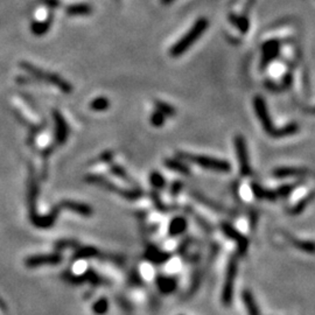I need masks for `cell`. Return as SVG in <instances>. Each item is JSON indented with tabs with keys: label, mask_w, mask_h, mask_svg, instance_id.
Instances as JSON below:
<instances>
[{
	"label": "cell",
	"mask_w": 315,
	"mask_h": 315,
	"mask_svg": "<svg viewBox=\"0 0 315 315\" xmlns=\"http://www.w3.org/2000/svg\"><path fill=\"white\" fill-rule=\"evenodd\" d=\"M79 246V243L75 239H60L55 243L56 251L61 252L67 250V249H77Z\"/></svg>",
	"instance_id": "f546056e"
},
{
	"label": "cell",
	"mask_w": 315,
	"mask_h": 315,
	"mask_svg": "<svg viewBox=\"0 0 315 315\" xmlns=\"http://www.w3.org/2000/svg\"><path fill=\"white\" fill-rule=\"evenodd\" d=\"M176 156L182 161H189L191 164H195L200 167L210 170L219 173H229L231 171V165L225 160L216 159L213 157L207 156H195V154H188L185 152H176Z\"/></svg>",
	"instance_id": "277c9868"
},
{
	"label": "cell",
	"mask_w": 315,
	"mask_h": 315,
	"mask_svg": "<svg viewBox=\"0 0 315 315\" xmlns=\"http://www.w3.org/2000/svg\"><path fill=\"white\" fill-rule=\"evenodd\" d=\"M54 150H55V145L48 146V147H46V148H44V150H42L41 157L44 158L45 160H48V158H49L51 156V154H53Z\"/></svg>",
	"instance_id": "74e56055"
},
{
	"label": "cell",
	"mask_w": 315,
	"mask_h": 315,
	"mask_svg": "<svg viewBox=\"0 0 315 315\" xmlns=\"http://www.w3.org/2000/svg\"><path fill=\"white\" fill-rule=\"evenodd\" d=\"M294 187H296V186H293V185H283V186H280V187L276 190L278 197H279V196L280 197L287 196L288 194H291V191L293 190Z\"/></svg>",
	"instance_id": "e575fe53"
},
{
	"label": "cell",
	"mask_w": 315,
	"mask_h": 315,
	"mask_svg": "<svg viewBox=\"0 0 315 315\" xmlns=\"http://www.w3.org/2000/svg\"><path fill=\"white\" fill-rule=\"evenodd\" d=\"M164 164L168 170L176 172V173L182 174V175H190L188 166L185 165L180 159H166Z\"/></svg>",
	"instance_id": "7402d4cb"
},
{
	"label": "cell",
	"mask_w": 315,
	"mask_h": 315,
	"mask_svg": "<svg viewBox=\"0 0 315 315\" xmlns=\"http://www.w3.org/2000/svg\"><path fill=\"white\" fill-rule=\"evenodd\" d=\"M51 114H53L54 123H55V144L62 146L67 142L68 137H69V126L59 110H53Z\"/></svg>",
	"instance_id": "30bf717a"
},
{
	"label": "cell",
	"mask_w": 315,
	"mask_h": 315,
	"mask_svg": "<svg viewBox=\"0 0 315 315\" xmlns=\"http://www.w3.org/2000/svg\"><path fill=\"white\" fill-rule=\"evenodd\" d=\"M251 188H252V193H253V195L256 196L257 199H259V200H264L265 199L266 189L260 187V186L257 185V183H252Z\"/></svg>",
	"instance_id": "d590c367"
},
{
	"label": "cell",
	"mask_w": 315,
	"mask_h": 315,
	"mask_svg": "<svg viewBox=\"0 0 315 315\" xmlns=\"http://www.w3.org/2000/svg\"><path fill=\"white\" fill-rule=\"evenodd\" d=\"M154 105H156L157 110L160 111V112H161L162 114H165L166 117H173V116H175V113H176L175 109L172 107V105L167 104V103L161 102V101H156V103H154Z\"/></svg>",
	"instance_id": "4dcf8cb0"
},
{
	"label": "cell",
	"mask_w": 315,
	"mask_h": 315,
	"mask_svg": "<svg viewBox=\"0 0 315 315\" xmlns=\"http://www.w3.org/2000/svg\"><path fill=\"white\" fill-rule=\"evenodd\" d=\"M208 27V20L205 18H200L195 22V25L188 31V33L186 34L183 38H181L179 41L176 42L173 47L171 48L170 54L171 56L177 57L182 54H185L189 48L191 47L196 42V40L205 33V30Z\"/></svg>",
	"instance_id": "3957f363"
},
{
	"label": "cell",
	"mask_w": 315,
	"mask_h": 315,
	"mask_svg": "<svg viewBox=\"0 0 315 315\" xmlns=\"http://www.w3.org/2000/svg\"><path fill=\"white\" fill-rule=\"evenodd\" d=\"M220 228H222V231L228 238L233 239L237 243V249H238V253L240 256L245 254V252L248 251L249 248V239L245 238L238 230H236V229L231 224H229V223H222Z\"/></svg>",
	"instance_id": "7c38bea8"
},
{
	"label": "cell",
	"mask_w": 315,
	"mask_h": 315,
	"mask_svg": "<svg viewBox=\"0 0 315 315\" xmlns=\"http://www.w3.org/2000/svg\"><path fill=\"white\" fill-rule=\"evenodd\" d=\"M42 2L46 5V6L50 7V8H57L60 7V5H61V2H60V0H41Z\"/></svg>",
	"instance_id": "ab89813d"
},
{
	"label": "cell",
	"mask_w": 315,
	"mask_h": 315,
	"mask_svg": "<svg viewBox=\"0 0 315 315\" xmlns=\"http://www.w3.org/2000/svg\"><path fill=\"white\" fill-rule=\"evenodd\" d=\"M113 159V152L112 151H105L103 152L101 156L98 157V162H105V164H111Z\"/></svg>",
	"instance_id": "8d00e7d4"
},
{
	"label": "cell",
	"mask_w": 315,
	"mask_h": 315,
	"mask_svg": "<svg viewBox=\"0 0 315 315\" xmlns=\"http://www.w3.org/2000/svg\"><path fill=\"white\" fill-rule=\"evenodd\" d=\"M64 210L61 203H57L47 215H39L38 213L30 215V220L32 224L38 229H49L55 224L59 214Z\"/></svg>",
	"instance_id": "ba28073f"
},
{
	"label": "cell",
	"mask_w": 315,
	"mask_h": 315,
	"mask_svg": "<svg viewBox=\"0 0 315 315\" xmlns=\"http://www.w3.org/2000/svg\"><path fill=\"white\" fill-rule=\"evenodd\" d=\"M84 181L90 185L98 186V187L104 188L105 190L111 191L113 194H118L123 199L128 200V201H137L142 196V191L140 189H125L117 186L116 183L111 182L107 177L99 175V174H88L84 176Z\"/></svg>",
	"instance_id": "7a4b0ae2"
},
{
	"label": "cell",
	"mask_w": 315,
	"mask_h": 315,
	"mask_svg": "<svg viewBox=\"0 0 315 315\" xmlns=\"http://www.w3.org/2000/svg\"><path fill=\"white\" fill-rule=\"evenodd\" d=\"M293 245L300 251L306 252V253L314 254L315 253V242L312 240H294Z\"/></svg>",
	"instance_id": "83f0119b"
},
{
	"label": "cell",
	"mask_w": 315,
	"mask_h": 315,
	"mask_svg": "<svg viewBox=\"0 0 315 315\" xmlns=\"http://www.w3.org/2000/svg\"><path fill=\"white\" fill-rule=\"evenodd\" d=\"M298 131H299V126H298L297 123H291V124L283 126L280 128H274L270 134L274 138H284V137L293 136Z\"/></svg>",
	"instance_id": "cb8c5ba5"
},
{
	"label": "cell",
	"mask_w": 315,
	"mask_h": 315,
	"mask_svg": "<svg viewBox=\"0 0 315 315\" xmlns=\"http://www.w3.org/2000/svg\"><path fill=\"white\" fill-rule=\"evenodd\" d=\"M273 176L276 177H290V176H300L305 175L306 170L303 168H296V167H280L276 168L272 172Z\"/></svg>",
	"instance_id": "603a6c76"
},
{
	"label": "cell",
	"mask_w": 315,
	"mask_h": 315,
	"mask_svg": "<svg viewBox=\"0 0 315 315\" xmlns=\"http://www.w3.org/2000/svg\"><path fill=\"white\" fill-rule=\"evenodd\" d=\"M28 182H27V205L28 215L38 213L36 211V203H38V196L40 193L39 180L36 179V174L34 172V166L30 164L28 166Z\"/></svg>",
	"instance_id": "52a82bcc"
},
{
	"label": "cell",
	"mask_w": 315,
	"mask_h": 315,
	"mask_svg": "<svg viewBox=\"0 0 315 315\" xmlns=\"http://www.w3.org/2000/svg\"><path fill=\"white\" fill-rule=\"evenodd\" d=\"M150 182L154 189H164L166 187V180L164 175L157 171L152 172L150 174Z\"/></svg>",
	"instance_id": "484cf974"
},
{
	"label": "cell",
	"mask_w": 315,
	"mask_h": 315,
	"mask_svg": "<svg viewBox=\"0 0 315 315\" xmlns=\"http://www.w3.org/2000/svg\"><path fill=\"white\" fill-rule=\"evenodd\" d=\"M99 256L98 249L94 248L93 245L88 246H81L75 249L73 254V262H79V260H84V259H93L97 258Z\"/></svg>",
	"instance_id": "2e32d148"
},
{
	"label": "cell",
	"mask_w": 315,
	"mask_h": 315,
	"mask_svg": "<svg viewBox=\"0 0 315 315\" xmlns=\"http://www.w3.org/2000/svg\"><path fill=\"white\" fill-rule=\"evenodd\" d=\"M187 229V220L185 217L176 216L171 220L170 227H168V235L171 237H177L182 235Z\"/></svg>",
	"instance_id": "ac0fdd59"
},
{
	"label": "cell",
	"mask_w": 315,
	"mask_h": 315,
	"mask_svg": "<svg viewBox=\"0 0 315 315\" xmlns=\"http://www.w3.org/2000/svg\"><path fill=\"white\" fill-rule=\"evenodd\" d=\"M109 307H110L109 299L102 297V298H99L97 301H94V303L93 305V311L96 315H105L108 313Z\"/></svg>",
	"instance_id": "d4e9b609"
},
{
	"label": "cell",
	"mask_w": 315,
	"mask_h": 315,
	"mask_svg": "<svg viewBox=\"0 0 315 315\" xmlns=\"http://www.w3.org/2000/svg\"><path fill=\"white\" fill-rule=\"evenodd\" d=\"M110 172H111V173L113 174L114 176L119 177V179L125 180V181L131 182V179H130V176H128L127 172H126V171L124 170V168L122 167V166L111 164V165H110Z\"/></svg>",
	"instance_id": "1f68e13d"
},
{
	"label": "cell",
	"mask_w": 315,
	"mask_h": 315,
	"mask_svg": "<svg viewBox=\"0 0 315 315\" xmlns=\"http://www.w3.org/2000/svg\"><path fill=\"white\" fill-rule=\"evenodd\" d=\"M253 108H254V111H256L257 117H258L260 124H262L263 127H264V130L268 133H271L274 128H273V125H272L270 113H268V107H266V103L264 99H263L260 96L254 97Z\"/></svg>",
	"instance_id": "8fae6325"
},
{
	"label": "cell",
	"mask_w": 315,
	"mask_h": 315,
	"mask_svg": "<svg viewBox=\"0 0 315 315\" xmlns=\"http://www.w3.org/2000/svg\"><path fill=\"white\" fill-rule=\"evenodd\" d=\"M291 82H292V77L290 74H288V75H286L285 79H284V85H286V87H287V85L291 84Z\"/></svg>",
	"instance_id": "60d3db41"
},
{
	"label": "cell",
	"mask_w": 315,
	"mask_h": 315,
	"mask_svg": "<svg viewBox=\"0 0 315 315\" xmlns=\"http://www.w3.org/2000/svg\"><path fill=\"white\" fill-rule=\"evenodd\" d=\"M162 4H170L171 1H173V0H161Z\"/></svg>",
	"instance_id": "7bdbcfd3"
},
{
	"label": "cell",
	"mask_w": 315,
	"mask_h": 315,
	"mask_svg": "<svg viewBox=\"0 0 315 315\" xmlns=\"http://www.w3.org/2000/svg\"><path fill=\"white\" fill-rule=\"evenodd\" d=\"M151 124L154 126V127H161L164 126L165 122H166V116L162 114L160 111H154L151 116Z\"/></svg>",
	"instance_id": "d6a6232c"
},
{
	"label": "cell",
	"mask_w": 315,
	"mask_h": 315,
	"mask_svg": "<svg viewBox=\"0 0 315 315\" xmlns=\"http://www.w3.org/2000/svg\"><path fill=\"white\" fill-rule=\"evenodd\" d=\"M144 257L147 262L152 263V264L161 265L171 258V254L168 253V252L161 251L159 248H157V246L150 245L146 249Z\"/></svg>",
	"instance_id": "5bb4252c"
},
{
	"label": "cell",
	"mask_w": 315,
	"mask_h": 315,
	"mask_svg": "<svg viewBox=\"0 0 315 315\" xmlns=\"http://www.w3.org/2000/svg\"><path fill=\"white\" fill-rule=\"evenodd\" d=\"M0 311H1V312L6 311V303L2 301L1 298H0Z\"/></svg>",
	"instance_id": "b9f144b4"
},
{
	"label": "cell",
	"mask_w": 315,
	"mask_h": 315,
	"mask_svg": "<svg viewBox=\"0 0 315 315\" xmlns=\"http://www.w3.org/2000/svg\"><path fill=\"white\" fill-rule=\"evenodd\" d=\"M157 287L158 290L161 292L162 294H171L176 290V279L173 277L168 276H158L157 280Z\"/></svg>",
	"instance_id": "e0dca14e"
},
{
	"label": "cell",
	"mask_w": 315,
	"mask_h": 315,
	"mask_svg": "<svg viewBox=\"0 0 315 315\" xmlns=\"http://www.w3.org/2000/svg\"><path fill=\"white\" fill-rule=\"evenodd\" d=\"M237 268H238V264H237L236 257H233L229 260V264L227 268V276H225L224 286H223L222 292V302L224 306H230L233 302L234 297V285L235 279L237 276Z\"/></svg>",
	"instance_id": "5b68a950"
},
{
	"label": "cell",
	"mask_w": 315,
	"mask_h": 315,
	"mask_svg": "<svg viewBox=\"0 0 315 315\" xmlns=\"http://www.w3.org/2000/svg\"><path fill=\"white\" fill-rule=\"evenodd\" d=\"M182 187H183L182 182H180V181L173 182V185H172V187H171L172 195H177V194H179V191L182 189Z\"/></svg>",
	"instance_id": "f35d334b"
},
{
	"label": "cell",
	"mask_w": 315,
	"mask_h": 315,
	"mask_svg": "<svg viewBox=\"0 0 315 315\" xmlns=\"http://www.w3.org/2000/svg\"><path fill=\"white\" fill-rule=\"evenodd\" d=\"M151 197H152V201L154 203V207H156L158 210L160 211H167V208H166L165 203L160 200V196L159 194L157 193V191H152L151 194Z\"/></svg>",
	"instance_id": "836d02e7"
},
{
	"label": "cell",
	"mask_w": 315,
	"mask_h": 315,
	"mask_svg": "<svg viewBox=\"0 0 315 315\" xmlns=\"http://www.w3.org/2000/svg\"><path fill=\"white\" fill-rule=\"evenodd\" d=\"M63 256L61 252L56 251L53 253L33 254L25 259V266L28 268H38L41 266H55L62 263Z\"/></svg>",
	"instance_id": "8992f818"
},
{
	"label": "cell",
	"mask_w": 315,
	"mask_h": 315,
	"mask_svg": "<svg viewBox=\"0 0 315 315\" xmlns=\"http://www.w3.org/2000/svg\"><path fill=\"white\" fill-rule=\"evenodd\" d=\"M235 148H236V154L239 161V170L240 174L243 176L251 175V166L249 161V154L248 148H246V142L244 137L237 134L235 137Z\"/></svg>",
	"instance_id": "9c48e42d"
},
{
	"label": "cell",
	"mask_w": 315,
	"mask_h": 315,
	"mask_svg": "<svg viewBox=\"0 0 315 315\" xmlns=\"http://www.w3.org/2000/svg\"><path fill=\"white\" fill-rule=\"evenodd\" d=\"M91 12H93V8L88 4H74L65 7V13L71 16H90Z\"/></svg>",
	"instance_id": "44dd1931"
},
{
	"label": "cell",
	"mask_w": 315,
	"mask_h": 315,
	"mask_svg": "<svg viewBox=\"0 0 315 315\" xmlns=\"http://www.w3.org/2000/svg\"><path fill=\"white\" fill-rule=\"evenodd\" d=\"M243 303H244L246 312L249 315H260V311L258 305H257L256 300H254L253 296H252L250 290H244L242 294Z\"/></svg>",
	"instance_id": "ffe728a7"
},
{
	"label": "cell",
	"mask_w": 315,
	"mask_h": 315,
	"mask_svg": "<svg viewBox=\"0 0 315 315\" xmlns=\"http://www.w3.org/2000/svg\"><path fill=\"white\" fill-rule=\"evenodd\" d=\"M314 197H315V193H311V194H308V195L306 196L305 199H302L301 201L298 202L297 205H294L293 209H292V210H291V214H293V215H299V214H301L302 211L305 210V208L307 207V205H309V203H311L312 201H313Z\"/></svg>",
	"instance_id": "f1b7e54d"
},
{
	"label": "cell",
	"mask_w": 315,
	"mask_h": 315,
	"mask_svg": "<svg viewBox=\"0 0 315 315\" xmlns=\"http://www.w3.org/2000/svg\"><path fill=\"white\" fill-rule=\"evenodd\" d=\"M19 65L22 70L26 71V73H27L32 79H35V81L45 82V83H48V84L55 85V87L57 89H60L63 94L73 93L74 90L73 85H71L68 81H65L64 79H62L60 75H57V74L48 73V71L40 69V68L36 67V65L32 64V63L27 61H21L19 63Z\"/></svg>",
	"instance_id": "6da1fadb"
},
{
	"label": "cell",
	"mask_w": 315,
	"mask_h": 315,
	"mask_svg": "<svg viewBox=\"0 0 315 315\" xmlns=\"http://www.w3.org/2000/svg\"><path fill=\"white\" fill-rule=\"evenodd\" d=\"M60 203H61L64 210L73 211V213L82 215V216L84 217H89L94 214L93 207L89 205H85V203L70 201V200H62Z\"/></svg>",
	"instance_id": "9a60e30c"
},
{
	"label": "cell",
	"mask_w": 315,
	"mask_h": 315,
	"mask_svg": "<svg viewBox=\"0 0 315 315\" xmlns=\"http://www.w3.org/2000/svg\"><path fill=\"white\" fill-rule=\"evenodd\" d=\"M51 25H53V14H50L45 21H34L31 25V32L35 36H42L49 32Z\"/></svg>",
	"instance_id": "d6986e66"
},
{
	"label": "cell",
	"mask_w": 315,
	"mask_h": 315,
	"mask_svg": "<svg viewBox=\"0 0 315 315\" xmlns=\"http://www.w3.org/2000/svg\"><path fill=\"white\" fill-rule=\"evenodd\" d=\"M280 45L276 40H270L263 45V59H262V68H265L266 65L270 64L276 57L279 55Z\"/></svg>",
	"instance_id": "4fadbf2b"
},
{
	"label": "cell",
	"mask_w": 315,
	"mask_h": 315,
	"mask_svg": "<svg viewBox=\"0 0 315 315\" xmlns=\"http://www.w3.org/2000/svg\"><path fill=\"white\" fill-rule=\"evenodd\" d=\"M110 108V101L107 97H97L90 103V109L94 111H105Z\"/></svg>",
	"instance_id": "4316f807"
}]
</instances>
